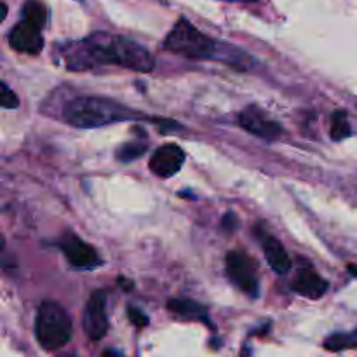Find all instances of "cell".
<instances>
[{
  "instance_id": "cell-1",
  "label": "cell",
  "mask_w": 357,
  "mask_h": 357,
  "mask_svg": "<svg viewBox=\"0 0 357 357\" xmlns=\"http://www.w3.org/2000/svg\"><path fill=\"white\" fill-rule=\"evenodd\" d=\"M68 68L84 70L93 65H119L136 72H150L155 66V59L149 49L121 35L94 33L80 44L70 45Z\"/></svg>"
},
{
  "instance_id": "cell-2",
  "label": "cell",
  "mask_w": 357,
  "mask_h": 357,
  "mask_svg": "<svg viewBox=\"0 0 357 357\" xmlns=\"http://www.w3.org/2000/svg\"><path fill=\"white\" fill-rule=\"evenodd\" d=\"M129 117H135V114L128 107H122L117 101L96 96L75 98L63 110V119L70 126L80 129L101 128V126L126 121Z\"/></svg>"
},
{
  "instance_id": "cell-3",
  "label": "cell",
  "mask_w": 357,
  "mask_h": 357,
  "mask_svg": "<svg viewBox=\"0 0 357 357\" xmlns=\"http://www.w3.org/2000/svg\"><path fill=\"white\" fill-rule=\"evenodd\" d=\"M73 335V324L68 312L56 302H44L35 317V337L45 351L65 347Z\"/></svg>"
},
{
  "instance_id": "cell-4",
  "label": "cell",
  "mask_w": 357,
  "mask_h": 357,
  "mask_svg": "<svg viewBox=\"0 0 357 357\" xmlns=\"http://www.w3.org/2000/svg\"><path fill=\"white\" fill-rule=\"evenodd\" d=\"M164 47L192 59H209L215 58L218 44L181 17L167 33Z\"/></svg>"
},
{
  "instance_id": "cell-5",
  "label": "cell",
  "mask_w": 357,
  "mask_h": 357,
  "mask_svg": "<svg viewBox=\"0 0 357 357\" xmlns=\"http://www.w3.org/2000/svg\"><path fill=\"white\" fill-rule=\"evenodd\" d=\"M225 267L230 281L248 296L257 298L260 291V282H258V272L253 258H250L243 251H230L227 255Z\"/></svg>"
},
{
  "instance_id": "cell-6",
  "label": "cell",
  "mask_w": 357,
  "mask_h": 357,
  "mask_svg": "<svg viewBox=\"0 0 357 357\" xmlns=\"http://www.w3.org/2000/svg\"><path fill=\"white\" fill-rule=\"evenodd\" d=\"M82 326L91 340H101L108 331L107 293L98 289L91 295L82 316Z\"/></svg>"
},
{
  "instance_id": "cell-7",
  "label": "cell",
  "mask_w": 357,
  "mask_h": 357,
  "mask_svg": "<svg viewBox=\"0 0 357 357\" xmlns=\"http://www.w3.org/2000/svg\"><path fill=\"white\" fill-rule=\"evenodd\" d=\"M59 250L66 257L68 264L75 268H94L101 264L100 257L93 246L84 243L82 239L75 236V234L68 232L59 239Z\"/></svg>"
},
{
  "instance_id": "cell-8",
  "label": "cell",
  "mask_w": 357,
  "mask_h": 357,
  "mask_svg": "<svg viewBox=\"0 0 357 357\" xmlns=\"http://www.w3.org/2000/svg\"><path fill=\"white\" fill-rule=\"evenodd\" d=\"M42 26L30 20H21L9 33L10 47L26 54H37L44 47V38L40 33Z\"/></svg>"
},
{
  "instance_id": "cell-9",
  "label": "cell",
  "mask_w": 357,
  "mask_h": 357,
  "mask_svg": "<svg viewBox=\"0 0 357 357\" xmlns=\"http://www.w3.org/2000/svg\"><path fill=\"white\" fill-rule=\"evenodd\" d=\"M185 162V152L174 143L159 146L150 159V169L160 178H171L181 169Z\"/></svg>"
},
{
  "instance_id": "cell-10",
  "label": "cell",
  "mask_w": 357,
  "mask_h": 357,
  "mask_svg": "<svg viewBox=\"0 0 357 357\" xmlns=\"http://www.w3.org/2000/svg\"><path fill=\"white\" fill-rule=\"evenodd\" d=\"M239 124L251 135L264 139H275L281 135V126L275 121L268 119L267 115L257 107H248L239 114Z\"/></svg>"
},
{
  "instance_id": "cell-11",
  "label": "cell",
  "mask_w": 357,
  "mask_h": 357,
  "mask_svg": "<svg viewBox=\"0 0 357 357\" xmlns=\"http://www.w3.org/2000/svg\"><path fill=\"white\" fill-rule=\"evenodd\" d=\"M257 239L260 243L261 250H264V255L272 271L278 272V274H286L291 268V260H289L288 251L284 250L281 241H278L274 236H271L267 230L260 229V227L257 229Z\"/></svg>"
},
{
  "instance_id": "cell-12",
  "label": "cell",
  "mask_w": 357,
  "mask_h": 357,
  "mask_svg": "<svg viewBox=\"0 0 357 357\" xmlns=\"http://www.w3.org/2000/svg\"><path fill=\"white\" fill-rule=\"evenodd\" d=\"M293 291L305 296V298L317 300L328 291V281L321 278L314 268H302V271H298L295 282H293Z\"/></svg>"
},
{
  "instance_id": "cell-13",
  "label": "cell",
  "mask_w": 357,
  "mask_h": 357,
  "mask_svg": "<svg viewBox=\"0 0 357 357\" xmlns=\"http://www.w3.org/2000/svg\"><path fill=\"white\" fill-rule=\"evenodd\" d=\"M167 309L171 310L173 314L181 317H195V319H201L204 321L206 324H211L208 319V312H206L204 307L201 303L194 302V300H188V298H171L167 302Z\"/></svg>"
},
{
  "instance_id": "cell-14",
  "label": "cell",
  "mask_w": 357,
  "mask_h": 357,
  "mask_svg": "<svg viewBox=\"0 0 357 357\" xmlns=\"http://www.w3.org/2000/svg\"><path fill=\"white\" fill-rule=\"evenodd\" d=\"M23 17L33 21L38 26H44L47 21V10H45L44 3L37 2V0H28L23 6Z\"/></svg>"
},
{
  "instance_id": "cell-15",
  "label": "cell",
  "mask_w": 357,
  "mask_h": 357,
  "mask_svg": "<svg viewBox=\"0 0 357 357\" xmlns=\"http://www.w3.org/2000/svg\"><path fill=\"white\" fill-rule=\"evenodd\" d=\"M351 135V126H349L345 112H335L333 122H331V138L344 139Z\"/></svg>"
},
{
  "instance_id": "cell-16",
  "label": "cell",
  "mask_w": 357,
  "mask_h": 357,
  "mask_svg": "<svg viewBox=\"0 0 357 357\" xmlns=\"http://www.w3.org/2000/svg\"><path fill=\"white\" fill-rule=\"evenodd\" d=\"M145 152H146L145 143H139V142L128 143V145L119 149L117 159L121 160V162H131V160H136L138 157H142Z\"/></svg>"
},
{
  "instance_id": "cell-17",
  "label": "cell",
  "mask_w": 357,
  "mask_h": 357,
  "mask_svg": "<svg viewBox=\"0 0 357 357\" xmlns=\"http://www.w3.org/2000/svg\"><path fill=\"white\" fill-rule=\"evenodd\" d=\"M0 103H2L3 108H9V110L20 107V100H17L16 94L9 89V86L6 82H2V101Z\"/></svg>"
},
{
  "instance_id": "cell-18",
  "label": "cell",
  "mask_w": 357,
  "mask_h": 357,
  "mask_svg": "<svg viewBox=\"0 0 357 357\" xmlns=\"http://www.w3.org/2000/svg\"><path fill=\"white\" fill-rule=\"evenodd\" d=\"M128 316H129V321H131L135 326H138V328L149 326V317H146V314L143 312V310L136 309V307H129Z\"/></svg>"
},
{
  "instance_id": "cell-19",
  "label": "cell",
  "mask_w": 357,
  "mask_h": 357,
  "mask_svg": "<svg viewBox=\"0 0 357 357\" xmlns=\"http://www.w3.org/2000/svg\"><path fill=\"white\" fill-rule=\"evenodd\" d=\"M223 227H225L227 230H230V232H232V230H236V229H237L236 216H234L232 213H229V215H227L225 218H223Z\"/></svg>"
},
{
  "instance_id": "cell-20",
  "label": "cell",
  "mask_w": 357,
  "mask_h": 357,
  "mask_svg": "<svg viewBox=\"0 0 357 357\" xmlns=\"http://www.w3.org/2000/svg\"><path fill=\"white\" fill-rule=\"evenodd\" d=\"M101 357H124L121 354V352L117 351H112V349H108V351H105L103 354H101Z\"/></svg>"
},
{
  "instance_id": "cell-21",
  "label": "cell",
  "mask_w": 357,
  "mask_h": 357,
  "mask_svg": "<svg viewBox=\"0 0 357 357\" xmlns=\"http://www.w3.org/2000/svg\"><path fill=\"white\" fill-rule=\"evenodd\" d=\"M119 282H121V286L126 289V291H129V288H132V282L131 281H124V278L119 279Z\"/></svg>"
},
{
  "instance_id": "cell-22",
  "label": "cell",
  "mask_w": 357,
  "mask_h": 357,
  "mask_svg": "<svg viewBox=\"0 0 357 357\" xmlns=\"http://www.w3.org/2000/svg\"><path fill=\"white\" fill-rule=\"evenodd\" d=\"M229 2H253V0H229Z\"/></svg>"
},
{
  "instance_id": "cell-23",
  "label": "cell",
  "mask_w": 357,
  "mask_h": 357,
  "mask_svg": "<svg viewBox=\"0 0 357 357\" xmlns=\"http://www.w3.org/2000/svg\"><path fill=\"white\" fill-rule=\"evenodd\" d=\"M61 357H75V356H70V354H66V356H61Z\"/></svg>"
}]
</instances>
